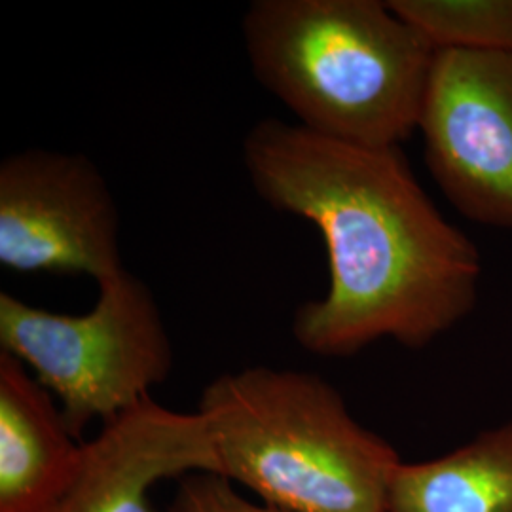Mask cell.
I'll list each match as a JSON object with an SVG mask.
<instances>
[{
    "instance_id": "obj_4",
    "label": "cell",
    "mask_w": 512,
    "mask_h": 512,
    "mask_svg": "<svg viewBox=\"0 0 512 512\" xmlns=\"http://www.w3.org/2000/svg\"><path fill=\"white\" fill-rule=\"evenodd\" d=\"M82 315L35 308L0 293V346L61 406L74 437L150 397L173 368V346L147 283L128 270L99 283Z\"/></svg>"
},
{
    "instance_id": "obj_2",
    "label": "cell",
    "mask_w": 512,
    "mask_h": 512,
    "mask_svg": "<svg viewBox=\"0 0 512 512\" xmlns=\"http://www.w3.org/2000/svg\"><path fill=\"white\" fill-rule=\"evenodd\" d=\"M243 42L262 88L317 135L401 148L437 50L380 0H255Z\"/></svg>"
},
{
    "instance_id": "obj_10",
    "label": "cell",
    "mask_w": 512,
    "mask_h": 512,
    "mask_svg": "<svg viewBox=\"0 0 512 512\" xmlns=\"http://www.w3.org/2000/svg\"><path fill=\"white\" fill-rule=\"evenodd\" d=\"M435 50L512 52V0H389Z\"/></svg>"
},
{
    "instance_id": "obj_5",
    "label": "cell",
    "mask_w": 512,
    "mask_h": 512,
    "mask_svg": "<svg viewBox=\"0 0 512 512\" xmlns=\"http://www.w3.org/2000/svg\"><path fill=\"white\" fill-rule=\"evenodd\" d=\"M418 131L446 200L512 230V52L437 50Z\"/></svg>"
},
{
    "instance_id": "obj_3",
    "label": "cell",
    "mask_w": 512,
    "mask_h": 512,
    "mask_svg": "<svg viewBox=\"0 0 512 512\" xmlns=\"http://www.w3.org/2000/svg\"><path fill=\"white\" fill-rule=\"evenodd\" d=\"M219 475L287 512H387L403 463L321 376L251 366L203 389Z\"/></svg>"
},
{
    "instance_id": "obj_6",
    "label": "cell",
    "mask_w": 512,
    "mask_h": 512,
    "mask_svg": "<svg viewBox=\"0 0 512 512\" xmlns=\"http://www.w3.org/2000/svg\"><path fill=\"white\" fill-rule=\"evenodd\" d=\"M0 264L19 274H120V215L84 154L29 148L0 164Z\"/></svg>"
},
{
    "instance_id": "obj_9",
    "label": "cell",
    "mask_w": 512,
    "mask_h": 512,
    "mask_svg": "<svg viewBox=\"0 0 512 512\" xmlns=\"http://www.w3.org/2000/svg\"><path fill=\"white\" fill-rule=\"evenodd\" d=\"M387 512H512V421L440 458L403 461Z\"/></svg>"
},
{
    "instance_id": "obj_8",
    "label": "cell",
    "mask_w": 512,
    "mask_h": 512,
    "mask_svg": "<svg viewBox=\"0 0 512 512\" xmlns=\"http://www.w3.org/2000/svg\"><path fill=\"white\" fill-rule=\"evenodd\" d=\"M84 442L69 429L54 395L0 353V512H52L71 490Z\"/></svg>"
},
{
    "instance_id": "obj_7",
    "label": "cell",
    "mask_w": 512,
    "mask_h": 512,
    "mask_svg": "<svg viewBox=\"0 0 512 512\" xmlns=\"http://www.w3.org/2000/svg\"><path fill=\"white\" fill-rule=\"evenodd\" d=\"M190 473H219L207 423L147 397L84 442L82 469L52 512H152L154 486Z\"/></svg>"
},
{
    "instance_id": "obj_1",
    "label": "cell",
    "mask_w": 512,
    "mask_h": 512,
    "mask_svg": "<svg viewBox=\"0 0 512 512\" xmlns=\"http://www.w3.org/2000/svg\"><path fill=\"white\" fill-rule=\"evenodd\" d=\"M243 164L264 202L325 241L329 291L294 311L306 351L351 357L384 338L425 348L475 310L480 253L429 200L403 148L268 118L249 129Z\"/></svg>"
},
{
    "instance_id": "obj_11",
    "label": "cell",
    "mask_w": 512,
    "mask_h": 512,
    "mask_svg": "<svg viewBox=\"0 0 512 512\" xmlns=\"http://www.w3.org/2000/svg\"><path fill=\"white\" fill-rule=\"evenodd\" d=\"M173 512H287L258 505L236 492L234 482L219 473H190L179 482Z\"/></svg>"
}]
</instances>
